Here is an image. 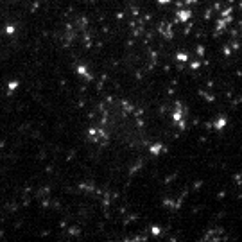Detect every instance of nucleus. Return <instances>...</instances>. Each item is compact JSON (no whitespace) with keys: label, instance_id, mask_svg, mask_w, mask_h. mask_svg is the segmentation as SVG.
<instances>
[{"label":"nucleus","instance_id":"nucleus-9","mask_svg":"<svg viewBox=\"0 0 242 242\" xmlns=\"http://www.w3.org/2000/svg\"><path fill=\"white\" fill-rule=\"evenodd\" d=\"M120 104H122V109H124L126 113H131V111H135V106H133L129 101H122Z\"/></svg>","mask_w":242,"mask_h":242},{"label":"nucleus","instance_id":"nucleus-6","mask_svg":"<svg viewBox=\"0 0 242 242\" xmlns=\"http://www.w3.org/2000/svg\"><path fill=\"white\" fill-rule=\"evenodd\" d=\"M18 88H20V81H18V79H13V81H9V83H7V93H9V95H11V93H14Z\"/></svg>","mask_w":242,"mask_h":242},{"label":"nucleus","instance_id":"nucleus-4","mask_svg":"<svg viewBox=\"0 0 242 242\" xmlns=\"http://www.w3.org/2000/svg\"><path fill=\"white\" fill-rule=\"evenodd\" d=\"M226 124H228V118H226V117H217V118L212 122V127H214L215 131H223V129L226 127Z\"/></svg>","mask_w":242,"mask_h":242},{"label":"nucleus","instance_id":"nucleus-17","mask_svg":"<svg viewBox=\"0 0 242 242\" xmlns=\"http://www.w3.org/2000/svg\"><path fill=\"white\" fill-rule=\"evenodd\" d=\"M79 233H81L79 228H77V230H75V228H70V235H79Z\"/></svg>","mask_w":242,"mask_h":242},{"label":"nucleus","instance_id":"nucleus-15","mask_svg":"<svg viewBox=\"0 0 242 242\" xmlns=\"http://www.w3.org/2000/svg\"><path fill=\"white\" fill-rule=\"evenodd\" d=\"M223 52H224V56H232V52H233V48H232V47H230V45H226V47H224V50H223Z\"/></svg>","mask_w":242,"mask_h":242},{"label":"nucleus","instance_id":"nucleus-10","mask_svg":"<svg viewBox=\"0 0 242 242\" xmlns=\"http://www.w3.org/2000/svg\"><path fill=\"white\" fill-rule=\"evenodd\" d=\"M163 233V230H162V226H158V224H154V226H151V235L153 237H160Z\"/></svg>","mask_w":242,"mask_h":242},{"label":"nucleus","instance_id":"nucleus-21","mask_svg":"<svg viewBox=\"0 0 242 242\" xmlns=\"http://www.w3.org/2000/svg\"><path fill=\"white\" fill-rule=\"evenodd\" d=\"M235 183L241 185V174H235Z\"/></svg>","mask_w":242,"mask_h":242},{"label":"nucleus","instance_id":"nucleus-16","mask_svg":"<svg viewBox=\"0 0 242 242\" xmlns=\"http://www.w3.org/2000/svg\"><path fill=\"white\" fill-rule=\"evenodd\" d=\"M156 2H158V5H169L172 0H156Z\"/></svg>","mask_w":242,"mask_h":242},{"label":"nucleus","instance_id":"nucleus-14","mask_svg":"<svg viewBox=\"0 0 242 242\" xmlns=\"http://www.w3.org/2000/svg\"><path fill=\"white\" fill-rule=\"evenodd\" d=\"M203 18H205V20H206V22H208V20H210V18H212V9H206V11H205V13H203Z\"/></svg>","mask_w":242,"mask_h":242},{"label":"nucleus","instance_id":"nucleus-8","mask_svg":"<svg viewBox=\"0 0 242 242\" xmlns=\"http://www.w3.org/2000/svg\"><path fill=\"white\" fill-rule=\"evenodd\" d=\"M4 32H5L7 36H13V34H16V25H14V23H7V25L4 27Z\"/></svg>","mask_w":242,"mask_h":242},{"label":"nucleus","instance_id":"nucleus-3","mask_svg":"<svg viewBox=\"0 0 242 242\" xmlns=\"http://www.w3.org/2000/svg\"><path fill=\"white\" fill-rule=\"evenodd\" d=\"M165 151H167V147H165L163 144H160V142L149 145V154H151V156H160V154L165 153Z\"/></svg>","mask_w":242,"mask_h":242},{"label":"nucleus","instance_id":"nucleus-7","mask_svg":"<svg viewBox=\"0 0 242 242\" xmlns=\"http://www.w3.org/2000/svg\"><path fill=\"white\" fill-rule=\"evenodd\" d=\"M226 25H228V22H226L224 18H221V16H219L217 23H215V32H219V34H221V32H223V31L226 29Z\"/></svg>","mask_w":242,"mask_h":242},{"label":"nucleus","instance_id":"nucleus-12","mask_svg":"<svg viewBox=\"0 0 242 242\" xmlns=\"http://www.w3.org/2000/svg\"><path fill=\"white\" fill-rule=\"evenodd\" d=\"M196 52H197V56L203 57V56L206 54V47H205V45H197V47H196Z\"/></svg>","mask_w":242,"mask_h":242},{"label":"nucleus","instance_id":"nucleus-19","mask_svg":"<svg viewBox=\"0 0 242 242\" xmlns=\"http://www.w3.org/2000/svg\"><path fill=\"white\" fill-rule=\"evenodd\" d=\"M196 2H199V0H185L183 4H185V5H192V4H196Z\"/></svg>","mask_w":242,"mask_h":242},{"label":"nucleus","instance_id":"nucleus-13","mask_svg":"<svg viewBox=\"0 0 242 242\" xmlns=\"http://www.w3.org/2000/svg\"><path fill=\"white\" fill-rule=\"evenodd\" d=\"M203 66V61H192L190 63V70H199Z\"/></svg>","mask_w":242,"mask_h":242},{"label":"nucleus","instance_id":"nucleus-20","mask_svg":"<svg viewBox=\"0 0 242 242\" xmlns=\"http://www.w3.org/2000/svg\"><path fill=\"white\" fill-rule=\"evenodd\" d=\"M124 16H126L124 13H117V20H124Z\"/></svg>","mask_w":242,"mask_h":242},{"label":"nucleus","instance_id":"nucleus-18","mask_svg":"<svg viewBox=\"0 0 242 242\" xmlns=\"http://www.w3.org/2000/svg\"><path fill=\"white\" fill-rule=\"evenodd\" d=\"M138 13H140V11H138V7H135V5H133V7H131V14H133V16H136Z\"/></svg>","mask_w":242,"mask_h":242},{"label":"nucleus","instance_id":"nucleus-1","mask_svg":"<svg viewBox=\"0 0 242 242\" xmlns=\"http://www.w3.org/2000/svg\"><path fill=\"white\" fill-rule=\"evenodd\" d=\"M194 18V11L192 9H187V7H179L178 11H176V23L179 22V23H187L188 20H192Z\"/></svg>","mask_w":242,"mask_h":242},{"label":"nucleus","instance_id":"nucleus-5","mask_svg":"<svg viewBox=\"0 0 242 242\" xmlns=\"http://www.w3.org/2000/svg\"><path fill=\"white\" fill-rule=\"evenodd\" d=\"M174 59L178 61V63H188L190 61V56H188V52H183V50H179V52H176V56H174Z\"/></svg>","mask_w":242,"mask_h":242},{"label":"nucleus","instance_id":"nucleus-11","mask_svg":"<svg viewBox=\"0 0 242 242\" xmlns=\"http://www.w3.org/2000/svg\"><path fill=\"white\" fill-rule=\"evenodd\" d=\"M230 14H233V7L232 5H228V7H221V18H226V16H230Z\"/></svg>","mask_w":242,"mask_h":242},{"label":"nucleus","instance_id":"nucleus-2","mask_svg":"<svg viewBox=\"0 0 242 242\" xmlns=\"http://www.w3.org/2000/svg\"><path fill=\"white\" fill-rule=\"evenodd\" d=\"M75 74L81 75V77H84L86 81H92V79H93V75H92V72L88 70L86 65H77V66H75Z\"/></svg>","mask_w":242,"mask_h":242},{"label":"nucleus","instance_id":"nucleus-22","mask_svg":"<svg viewBox=\"0 0 242 242\" xmlns=\"http://www.w3.org/2000/svg\"><path fill=\"white\" fill-rule=\"evenodd\" d=\"M224 196H226V194H224V192H219V194H217V199H223V197H224Z\"/></svg>","mask_w":242,"mask_h":242}]
</instances>
